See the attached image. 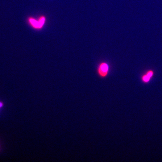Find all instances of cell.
Returning a JSON list of instances; mask_svg holds the SVG:
<instances>
[{"instance_id":"cell-1","label":"cell","mask_w":162,"mask_h":162,"mask_svg":"<svg viewBox=\"0 0 162 162\" xmlns=\"http://www.w3.org/2000/svg\"><path fill=\"white\" fill-rule=\"evenodd\" d=\"M97 73L100 77L105 78L109 75L110 66L107 62H102L98 64L97 68Z\"/></svg>"},{"instance_id":"cell-2","label":"cell","mask_w":162,"mask_h":162,"mask_svg":"<svg viewBox=\"0 0 162 162\" xmlns=\"http://www.w3.org/2000/svg\"><path fill=\"white\" fill-rule=\"evenodd\" d=\"M29 23L35 29L39 30L42 28L46 22V18L44 16H42L39 17L38 20H36L32 17H29L28 20Z\"/></svg>"},{"instance_id":"cell-3","label":"cell","mask_w":162,"mask_h":162,"mask_svg":"<svg viewBox=\"0 0 162 162\" xmlns=\"http://www.w3.org/2000/svg\"><path fill=\"white\" fill-rule=\"evenodd\" d=\"M150 78V77L148 76H147V75H146L143 76L142 79L144 81L147 82L149 81Z\"/></svg>"},{"instance_id":"cell-4","label":"cell","mask_w":162,"mask_h":162,"mask_svg":"<svg viewBox=\"0 0 162 162\" xmlns=\"http://www.w3.org/2000/svg\"><path fill=\"white\" fill-rule=\"evenodd\" d=\"M147 76H148L150 77H151L153 75V72L152 71H149V72L147 73Z\"/></svg>"},{"instance_id":"cell-5","label":"cell","mask_w":162,"mask_h":162,"mask_svg":"<svg viewBox=\"0 0 162 162\" xmlns=\"http://www.w3.org/2000/svg\"><path fill=\"white\" fill-rule=\"evenodd\" d=\"M3 106V103L2 102H0V107H1Z\"/></svg>"}]
</instances>
